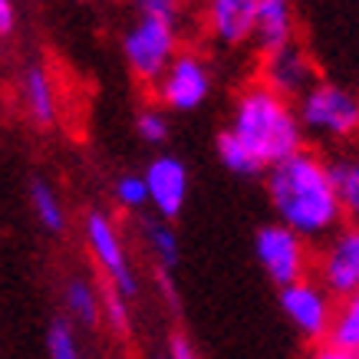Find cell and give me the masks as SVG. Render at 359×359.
Segmentation results:
<instances>
[{
    "instance_id": "1",
    "label": "cell",
    "mask_w": 359,
    "mask_h": 359,
    "mask_svg": "<svg viewBox=\"0 0 359 359\" xmlns=\"http://www.w3.org/2000/svg\"><path fill=\"white\" fill-rule=\"evenodd\" d=\"M267 195L280 224L306 241H323L343 224V205L330 175V162H323L316 152L297 149L294 155L271 165Z\"/></svg>"
},
{
    "instance_id": "2",
    "label": "cell",
    "mask_w": 359,
    "mask_h": 359,
    "mask_svg": "<svg viewBox=\"0 0 359 359\" xmlns=\"http://www.w3.org/2000/svg\"><path fill=\"white\" fill-rule=\"evenodd\" d=\"M234 142H241L250 152V158L264 172L280 158L304 149V126L297 119L294 99L280 96L267 83H250L231 109V122L224 129Z\"/></svg>"
},
{
    "instance_id": "3",
    "label": "cell",
    "mask_w": 359,
    "mask_h": 359,
    "mask_svg": "<svg viewBox=\"0 0 359 359\" xmlns=\"http://www.w3.org/2000/svg\"><path fill=\"white\" fill-rule=\"evenodd\" d=\"M297 119L304 135H313L330 145H346L359 135V93L346 83L316 76L297 96Z\"/></svg>"
},
{
    "instance_id": "4",
    "label": "cell",
    "mask_w": 359,
    "mask_h": 359,
    "mask_svg": "<svg viewBox=\"0 0 359 359\" xmlns=\"http://www.w3.org/2000/svg\"><path fill=\"white\" fill-rule=\"evenodd\" d=\"M178 53V23L139 13L135 20L122 33V60L129 66V73L142 83H155L162 76V69Z\"/></svg>"
},
{
    "instance_id": "5",
    "label": "cell",
    "mask_w": 359,
    "mask_h": 359,
    "mask_svg": "<svg viewBox=\"0 0 359 359\" xmlns=\"http://www.w3.org/2000/svg\"><path fill=\"white\" fill-rule=\"evenodd\" d=\"M83 238H86V250L96 264V271L102 273L106 287L135 300L139 297V277L132 271L129 248H126L119 224L106 211H89L86 221H83Z\"/></svg>"
},
{
    "instance_id": "6",
    "label": "cell",
    "mask_w": 359,
    "mask_h": 359,
    "mask_svg": "<svg viewBox=\"0 0 359 359\" xmlns=\"http://www.w3.org/2000/svg\"><path fill=\"white\" fill-rule=\"evenodd\" d=\"M280 310L290 320V327L297 330V337L306 339L310 346H320L330 333V323H333L337 297L320 280L297 277V280L280 287Z\"/></svg>"
},
{
    "instance_id": "7",
    "label": "cell",
    "mask_w": 359,
    "mask_h": 359,
    "mask_svg": "<svg viewBox=\"0 0 359 359\" xmlns=\"http://www.w3.org/2000/svg\"><path fill=\"white\" fill-rule=\"evenodd\" d=\"M158 102L172 112H195L211 96V69L198 53H175V60L155 79Z\"/></svg>"
},
{
    "instance_id": "8",
    "label": "cell",
    "mask_w": 359,
    "mask_h": 359,
    "mask_svg": "<svg viewBox=\"0 0 359 359\" xmlns=\"http://www.w3.org/2000/svg\"><path fill=\"white\" fill-rule=\"evenodd\" d=\"M254 254H257V264L264 267V273L277 287L297 280V277H306V267H310L306 238H300L297 231H290L280 221L277 224H264L254 234Z\"/></svg>"
},
{
    "instance_id": "9",
    "label": "cell",
    "mask_w": 359,
    "mask_h": 359,
    "mask_svg": "<svg viewBox=\"0 0 359 359\" xmlns=\"http://www.w3.org/2000/svg\"><path fill=\"white\" fill-rule=\"evenodd\" d=\"M320 283L330 294L343 300L359 287V224H339L327 234V244L316 257Z\"/></svg>"
},
{
    "instance_id": "10",
    "label": "cell",
    "mask_w": 359,
    "mask_h": 359,
    "mask_svg": "<svg viewBox=\"0 0 359 359\" xmlns=\"http://www.w3.org/2000/svg\"><path fill=\"white\" fill-rule=\"evenodd\" d=\"M145 191H149V208L162 218H178L185 211L188 201V188H191V178H188V168L182 158L175 155H158L145 165Z\"/></svg>"
},
{
    "instance_id": "11",
    "label": "cell",
    "mask_w": 359,
    "mask_h": 359,
    "mask_svg": "<svg viewBox=\"0 0 359 359\" xmlns=\"http://www.w3.org/2000/svg\"><path fill=\"white\" fill-rule=\"evenodd\" d=\"M261 56H264L261 83H267V86L277 89L287 99H297L316 79V63L310 60V53L297 40H290V43H283V46H273V50H267Z\"/></svg>"
},
{
    "instance_id": "12",
    "label": "cell",
    "mask_w": 359,
    "mask_h": 359,
    "mask_svg": "<svg viewBox=\"0 0 359 359\" xmlns=\"http://www.w3.org/2000/svg\"><path fill=\"white\" fill-rule=\"evenodd\" d=\"M257 0H205V33L218 46H244L254 40Z\"/></svg>"
},
{
    "instance_id": "13",
    "label": "cell",
    "mask_w": 359,
    "mask_h": 359,
    "mask_svg": "<svg viewBox=\"0 0 359 359\" xmlns=\"http://www.w3.org/2000/svg\"><path fill=\"white\" fill-rule=\"evenodd\" d=\"M20 106L36 129H53L60 122V89L43 63H30L20 73Z\"/></svg>"
},
{
    "instance_id": "14",
    "label": "cell",
    "mask_w": 359,
    "mask_h": 359,
    "mask_svg": "<svg viewBox=\"0 0 359 359\" xmlns=\"http://www.w3.org/2000/svg\"><path fill=\"white\" fill-rule=\"evenodd\" d=\"M320 356L330 359H359V287L339 300L333 310L327 339L320 343Z\"/></svg>"
},
{
    "instance_id": "15",
    "label": "cell",
    "mask_w": 359,
    "mask_h": 359,
    "mask_svg": "<svg viewBox=\"0 0 359 359\" xmlns=\"http://www.w3.org/2000/svg\"><path fill=\"white\" fill-rule=\"evenodd\" d=\"M294 40V0H257L254 43L261 53Z\"/></svg>"
},
{
    "instance_id": "16",
    "label": "cell",
    "mask_w": 359,
    "mask_h": 359,
    "mask_svg": "<svg viewBox=\"0 0 359 359\" xmlns=\"http://www.w3.org/2000/svg\"><path fill=\"white\" fill-rule=\"evenodd\" d=\"M63 310H66V316L83 330L102 327V290H99L89 277L73 273V277L63 283Z\"/></svg>"
},
{
    "instance_id": "17",
    "label": "cell",
    "mask_w": 359,
    "mask_h": 359,
    "mask_svg": "<svg viewBox=\"0 0 359 359\" xmlns=\"http://www.w3.org/2000/svg\"><path fill=\"white\" fill-rule=\"evenodd\" d=\"M142 244H145V248H149V254L155 257V264H158L162 277H168V273L178 267V261H182L178 234H175V228L168 224V218H162V215L142 221Z\"/></svg>"
},
{
    "instance_id": "18",
    "label": "cell",
    "mask_w": 359,
    "mask_h": 359,
    "mask_svg": "<svg viewBox=\"0 0 359 359\" xmlns=\"http://www.w3.org/2000/svg\"><path fill=\"white\" fill-rule=\"evenodd\" d=\"M30 208L36 224L46 231V234H63L69 218H66V205L60 191H56L46 178H33L30 182Z\"/></svg>"
},
{
    "instance_id": "19",
    "label": "cell",
    "mask_w": 359,
    "mask_h": 359,
    "mask_svg": "<svg viewBox=\"0 0 359 359\" xmlns=\"http://www.w3.org/2000/svg\"><path fill=\"white\" fill-rule=\"evenodd\" d=\"M330 175H333L339 205H343V218L359 224V152H343L339 158H333Z\"/></svg>"
},
{
    "instance_id": "20",
    "label": "cell",
    "mask_w": 359,
    "mask_h": 359,
    "mask_svg": "<svg viewBox=\"0 0 359 359\" xmlns=\"http://www.w3.org/2000/svg\"><path fill=\"white\" fill-rule=\"evenodd\" d=\"M46 356L50 359H79L83 356V343H79V333H76V323L69 316H60L46 327Z\"/></svg>"
},
{
    "instance_id": "21",
    "label": "cell",
    "mask_w": 359,
    "mask_h": 359,
    "mask_svg": "<svg viewBox=\"0 0 359 359\" xmlns=\"http://www.w3.org/2000/svg\"><path fill=\"white\" fill-rule=\"evenodd\" d=\"M218 158H221V165H224L231 175H238V178H257V175H264V168L250 158L248 149H244L241 142L231 139L228 132L218 135Z\"/></svg>"
},
{
    "instance_id": "22",
    "label": "cell",
    "mask_w": 359,
    "mask_h": 359,
    "mask_svg": "<svg viewBox=\"0 0 359 359\" xmlns=\"http://www.w3.org/2000/svg\"><path fill=\"white\" fill-rule=\"evenodd\" d=\"M102 323H106L116 337H129L132 333V300L129 297H122L106 287V294H102Z\"/></svg>"
},
{
    "instance_id": "23",
    "label": "cell",
    "mask_w": 359,
    "mask_h": 359,
    "mask_svg": "<svg viewBox=\"0 0 359 359\" xmlns=\"http://www.w3.org/2000/svg\"><path fill=\"white\" fill-rule=\"evenodd\" d=\"M112 198H116V205L126 208V211H142V208H149V191H145V178L142 175H119L116 178V185H112Z\"/></svg>"
},
{
    "instance_id": "24",
    "label": "cell",
    "mask_w": 359,
    "mask_h": 359,
    "mask_svg": "<svg viewBox=\"0 0 359 359\" xmlns=\"http://www.w3.org/2000/svg\"><path fill=\"white\" fill-rule=\"evenodd\" d=\"M135 132H139L142 142H149V145H162V142L168 139L172 126H168V116H165L162 109H142L139 116H135Z\"/></svg>"
},
{
    "instance_id": "25",
    "label": "cell",
    "mask_w": 359,
    "mask_h": 359,
    "mask_svg": "<svg viewBox=\"0 0 359 359\" xmlns=\"http://www.w3.org/2000/svg\"><path fill=\"white\" fill-rule=\"evenodd\" d=\"M185 4L188 0H132L135 13H152V17H165L175 23H182L185 17Z\"/></svg>"
},
{
    "instance_id": "26",
    "label": "cell",
    "mask_w": 359,
    "mask_h": 359,
    "mask_svg": "<svg viewBox=\"0 0 359 359\" xmlns=\"http://www.w3.org/2000/svg\"><path fill=\"white\" fill-rule=\"evenodd\" d=\"M168 356L172 359H195L198 349H195V343H191V337H185L182 330H175L172 337H168Z\"/></svg>"
},
{
    "instance_id": "27",
    "label": "cell",
    "mask_w": 359,
    "mask_h": 359,
    "mask_svg": "<svg viewBox=\"0 0 359 359\" xmlns=\"http://www.w3.org/2000/svg\"><path fill=\"white\" fill-rule=\"evenodd\" d=\"M13 30H17V4L0 0V36H11Z\"/></svg>"
},
{
    "instance_id": "28",
    "label": "cell",
    "mask_w": 359,
    "mask_h": 359,
    "mask_svg": "<svg viewBox=\"0 0 359 359\" xmlns=\"http://www.w3.org/2000/svg\"><path fill=\"white\" fill-rule=\"evenodd\" d=\"M99 4H106V0H99Z\"/></svg>"
}]
</instances>
